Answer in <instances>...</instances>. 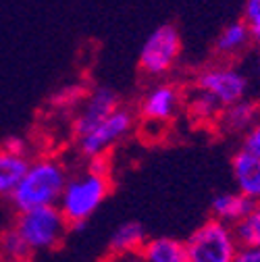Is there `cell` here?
Masks as SVG:
<instances>
[{
    "label": "cell",
    "instance_id": "6",
    "mask_svg": "<svg viewBox=\"0 0 260 262\" xmlns=\"http://www.w3.org/2000/svg\"><path fill=\"white\" fill-rule=\"evenodd\" d=\"M181 54V38L175 25L165 23L156 27L146 38L140 50V69L148 77H162L167 75Z\"/></svg>",
    "mask_w": 260,
    "mask_h": 262
},
{
    "label": "cell",
    "instance_id": "3",
    "mask_svg": "<svg viewBox=\"0 0 260 262\" xmlns=\"http://www.w3.org/2000/svg\"><path fill=\"white\" fill-rule=\"evenodd\" d=\"M13 229L21 235L31 254H42L56 250L71 231L58 206L31 208L15 214Z\"/></svg>",
    "mask_w": 260,
    "mask_h": 262
},
{
    "label": "cell",
    "instance_id": "1",
    "mask_svg": "<svg viewBox=\"0 0 260 262\" xmlns=\"http://www.w3.org/2000/svg\"><path fill=\"white\" fill-rule=\"evenodd\" d=\"M113 189L109 158H96L71 171L58 198V210L71 229H81L98 210Z\"/></svg>",
    "mask_w": 260,
    "mask_h": 262
},
{
    "label": "cell",
    "instance_id": "21",
    "mask_svg": "<svg viewBox=\"0 0 260 262\" xmlns=\"http://www.w3.org/2000/svg\"><path fill=\"white\" fill-rule=\"evenodd\" d=\"M0 146H3L5 150H9L11 154H15V156L31 158V144H29V140L23 138V136H11V138H7Z\"/></svg>",
    "mask_w": 260,
    "mask_h": 262
},
{
    "label": "cell",
    "instance_id": "22",
    "mask_svg": "<svg viewBox=\"0 0 260 262\" xmlns=\"http://www.w3.org/2000/svg\"><path fill=\"white\" fill-rule=\"evenodd\" d=\"M242 148H246L248 152H254L260 156V115L254 121V125L242 136Z\"/></svg>",
    "mask_w": 260,
    "mask_h": 262
},
{
    "label": "cell",
    "instance_id": "23",
    "mask_svg": "<svg viewBox=\"0 0 260 262\" xmlns=\"http://www.w3.org/2000/svg\"><path fill=\"white\" fill-rule=\"evenodd\" d=\"M231 262H260V248L240 246V250H237V254L233 256Z\"/></svg>",
    "mask_w": 260,
    "mask_h": 262
},
{
    "label": "cell",
    "instance_id": "25",
    "mask_svg": "<svg viewBox=\"0 0 260 262\" xmlns=\"http://www.w3.org/2000/svg\"><path fill=\"white\" fill-rule=\"evenodd\" d=\"M258 75H260V54H258Z\"/></svg>",
    "mask_w": 260,
    "mask_h": 262
},
{
    "label": "cell",
    "instance_id": "4",
    "mask_svg": "<svg viewBox=\"0 0 260 262\" xmlns=\"http://www.w3.org/2000/svg\"><path fill=\"white\" fill-rule=\"evenodd\" d=\"M134 129H136V113L121 104L102 123H98L92 131H88L85 136L73 140L75 152L85 162L96 158H109V154L119 144H123L134 134Z\"/></svg>",
    "mask_w": 260,
    "mask_h": 262
},
{
    "label": "cell",
    "instance_id": "9",
    "mask_svg": "<svg viewBox=\"0 0 260 262\" xmlns=\"http://www.w3.org/2000/svg\"><path fill=\"white\" fill-rule=\"evenodd\" d=\"M183 108V94L173 83L152 85L138 104V117L148 125H169Z\"/></svg>",
    "mask_w": 260,
    "mask_h": 262
},
{
    "label": "cell",
    "instance_id": "13",
    "mask_svg": "<svg viewBox=\"0 0 260 262\" xmlns=\"http://www.w3.org/2000/svg\"><path fill=\"white\" fill-rule=\"evenodd\" d=\"M146 227L140 221H125L121 223L111 239H109V252L111 256H125V254H136L146 244Z\"/></svg>",
    "mask_w": 260,
    "mask_h": 262
},
{
    "label": "cell",
    "instance_id": "14",
    "mask_svg": "<svg viewBox=\"0 0 260 262\" xmlns=\"http://www.w3.org/2000/svg\"><path fill=\"white\" fill-rule=\"evenodd\" d=\"M140 254L146 262H189L185 242L175 237H150L142 246Z\"/></svg>",
    "mask_w": 260,
    "mask_h": 262
},
{
    "label": "cell",
    "instance_id": "19",
    "mask_svg": "<svg viewBox=\"0 0 260 262\" xmlns=\"http://www.w3.org/2000/svg\"><path fill=\"white\" fill-rule=\"evenodd\" d=\"M233 231L240 246L260 248V202L250 208V212L233 227Z\"/></svg>",
    "mask_w": 260,
    "mask_h": 262
},
{
    "label": "cell",
    "instance_id": "8",
    "mask_svg": "<svg viewBox=\"0 0 260 262\" xmlns=\"http://www.w3.org/2000/svg\"><path fill=\"white\" fill-rule=\"evenodd\" d=\"M121 106V98L119 94L109 88V85H98L90 90L71 121V134L73 140L85 136L88 131H92L98 123H102L113 111H117Z\"/></svg>",
    "mask_w": 260,
    "mask_h": 262
},
{
    "label": "cell",
    "instance_id": "10",
    "mask_svg": "<svg viewBox=\"0 0 260 262\" xmlns=\"http://www.w3.org/2000/svg\"><path fill=\"white\" fill-rule=\"evenodd\" d=\"M231 175L235 183V191L250 202H260V156L248 152L246 148H237L231 156Z\"/></svg>",
    "mask_w": 260,
    "mask_h": 262
},
{
    "label": "cell",
    "instance_id": "16",
    "mask_svg": "<svg viewBox=\"0 0 260 262\" xmlns=\"http://www.w3.org/2000/svg\"><path fill=\"white\" fill-rule=\"evenodd\" d=\"M29 165V158L15 156L0 146V198H9Z\"/></svg>",
    "mask_w": 260,
    "mask_h": 262
},
{
    "label": "cell",
    "instance_id": "20",
    "mask_svg": "<svg viewBox=\"0 0 260 262\" xmlns=\"http://www.w3.org/2000/svg\"><path fill=\"white\" fill-rule=\"evenodd\" d=\"M244 21H246V25L250 29L252 42L260 44V0H246Z\"/></svg>",
    "mask_w": 260,
    "mask_h": 262
},
{
    "label": "cell",
    "instance_id": "12",
    "mask_svg": "<svg viewBox=\"0 0 260 262\" xmlns=\"http://www.w3.org/2000/svg\"><path fill=\"white\" fill-rule=\"evenodd\" d=\"M252 206L254 202H250L240 191H223V193H216L210 200V216L235 227L250 212Z\"/></svg>",
    "mask_w": 260,
    "mask_h": 262
},
{
    "label": "cell",
    "instance_id": "7",
    "mask_svg": "<svg viewBox=\"0 0 260 262\" xmlns=\"http://www.w3.org/2000/svg\"><path fill=\"white\" fill-rule=\"evenodd\" d=\"M196 90L208 94L219 102L221 108L231 106L244 100L248 94V79L242 71L227 67V64H212L196 75Z\"/></svg>",
    "mask_w": 260,
    "mask_h": 262
},
{
    "label": "cell",
    "instance_id": "15",
    "mask_svg": "<svg viewBox=\"0 0 260 262\" xmlns=\"http://www.w3.org/2000/svg\"><path fill=\"white\" fill-rule=\"evenodd\" d=\"M250 42H252V38H250V29H248L246 21L244 19L233 21L219 34V38L214 42V52L219 56H237L250 46Z\"/></svg>",
    "mask_w": 260,
    "mask_h": 262
},
{
    "label": "cell",
    "instance_id": "17",
    "mask_svg": "<svg viewBox=\"0 0 260 262\" xmlns=\"http://www.w3.org/2000/svg\"><path fill=\"white\" fill-rule=\"evenodd\" d=\"M221 111L223 108L219 106V102L214 100V98H210L208 94H204L200 90H193V94L189 96V100H187V115L196 125L212 127Z\"/></svg>",
    "mask_w": 260,
    "mask_h": 262
},
{
    "label": "cell",
    "instance_id": "24",
    "mask_svg": "<svg viewBox=\"0 0 260 262\" xmlns=\"http://www.w3.org/2000/svg\"><path fill=\"white\" fill-rule=\"evenodd\" d=\"M109 262H146V258L136 252V254H125V256H111Z\"/></svg>",
    "mask_w": 260,
    "mask_h": 262
},
{
    "label": "cell",
    "instance_id": "11",
    "mask_svg": "<svg viewBox=\"0 0 260 262\" xmlns=\"http://www.w3.org/2000/svg\"><path fill=\"white\" fill-rule=\"evenodd\" d=\"M258 115H260V106L256 102L248 100V98H244V100H240L231 106H225L219 113L212 127L223 136H244L254 125Z\"/></svg>",
    "mask_w": 260,
    "mask_h": 262
},
{
    "label": "cell",
    "instance_id": "18",
    "mask_svg": "<svg viewBox=\"0 0 260 262\" xmlns=\"http://www.w3.org/2000/svg\"><path fill=\"white\" fill-rule=\"evenodd\" d=\"M31 256V250L13 227L0 233V262H29Z\"/></svg>",
    "mask_w": 260,
    "mask_h": 262
},
{
    "label": "cell",
    "instance_id": "2",
    "mask_svg": "<svg viewBox=\"0 0 260 262\" xmlns=\"http://www.w3.org/2000/svg\"><path fill=\"white\" fill-rule=\"evenodd\" d=\"M69 167L54 154L31 156L29 165L9 195V202L17 212L56 206L58 198L69 179Z\"/></svg>",
    "mask_w": 260,
    "mask_h": 262
},
{
    "label": "cell",
    "instance_id": "5",
    "mask_svg": "<svg viewBox=\"0 0 260 262\" xmlns=\"http://www.w3.org/2000/svg\"><path fill=\"white\" fill-rule=\"evenodd\" d=\"M189 262H231L240 250V242L231 225L206 219L185 239Z\"/></svg>",
    "mask_w": 260,
    "mask_h": 262
}]
</instances>
